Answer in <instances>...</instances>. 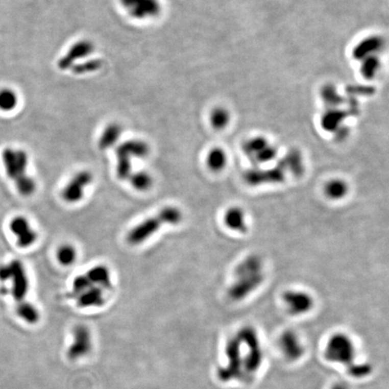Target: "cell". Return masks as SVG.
Returning a JSON list of instances; mask_svg holds the SVG:
<instances>
[{"label":"cell","mask_w":389,"mask_h":389,"mask_svg":"<svg viewBox=\"0 0 389 389\" xmlns=\"http://www.w3.org/2000/svg\"><path fill=\"white\" fill-rule=\"evenodd\" d=\"M245 350V379L254 377L262 366L264 352L259 333L251 325L244 326L236 332Z\"/></svg>","instance_id":"obj_5"},{"label":"cell","mask_w":389,"mask_h":389,"mask_svg":"<svg viewBox=\"0 0 389 389\" xmlns=\"http://www.w3.org/2000/svg\"><path fill=\"white\" fill-rule=\"evenodd\" d=\"M93 175L88 171H81L73 176L69 183L65 186L61 196L65 201L69 204L80 202L84 197L86 187L91 184Z\"/></svg>","instance_id":"obj_12"},{"label":"cell","mask_w":389,"mask_h":389,"mask_svg":"<svg viewBox=\"0 0 389 389\" xmlns=\"http://www.w3.org/2000/svg\"><path fill=\"white\" fill-rule=\"evenodd\" d=\"M5 169L9 179L15 180L27 175L28 155L23 150L6 148L2 153Z\"/></svg>","instance_id":"obj_11"},{"label":"cell","mask_w":389,"mask_h":389,"mask_svg":"<svg viewBox=\"0 0 389 389\" xmlns=\"http://www.w3.org/2000/svg\"><path fill=\"white\" fill-rule=\"evenodd\" d=\"M183 220V213L177 206H165L155 215L145 219L135 225L126 235L127 242L139 245L149 240L163 225H179Z\"/></svg>","instance_id":"obj_3"},{"label":"cell","mask_w":389,"mask_h":389,"mask_svg":"<svg viewBox=\"0 0 389 389\" xmlns=\"http://www.w3.org/2000/svg\"><path fill=\"white\" fill-rule=\"evenodd\" d=\"M324 357L330 362L351 366L356 361V347L353 339L344 332L333 333L326 343Z\"/></svg>","instance_id":"obj_6"},{"label":"cell","mask_w":389,"mask_h":389,"mask_svg":"<svg viewBox=\"0 0 389 389\" xmlns=\"http://www.w3.org/2000/svg\"><path fill=\"white\" fill-rule=\"evenodd\" d=\"M12 269V295L15 301L22 302L27 297L29 290V279L23 263L18 259L13 260L10 263Z\"/></svg>","instance_id":"obj_16"},{"label":"cell","mask_w":389,"mask_h":389,"mask_svg":"<svg viewBox=\"0 0 389 389\" xmlns=\"http://www.w3.org/2000/svg\"><path fill=\"white\" fill-rule=\"evenodd\" d=\"M12 276V269L10 264H6V265H0V280L6 282L8 280H10Z\"/></svg>","instance_id":"obj_33"},{"label":"cell","mask_w":389,"mask_h":389,"mask_svg":"<svg viewBox=\"0 0 389 389\" xmlns=\"http://www.w3.org/2000/svg\"><path fill=\"white\" fill-rule=\"evenodd\" d=\"M12 233L17 237V245L21 248H28L37 240V233L31 227L27 218L17 216L10 223Z\"/></svg>","instance_id":"obj_18"},{"label":"cell","mask_w":389,"mask_h":389,"mask_svg":"<svg viewBox=\"0 0 389 389\" xmlns=\"http://www.w3.org/2000/svg\"><path fill=\"white\" fill-rule=\"evenodd\" d=\"M206 163L207 168L212 172H223L227 165V156L225 151L220 148L210 150L206 155Z\"/></svg>","instance_id":"obj_23"},{"label":"cell","mask_w":389,"mask_h":389,"mask_svg":"<svg viewBox=\"0 0 389 389\" xmlns=\"http://www.w3.org/2000/svg\"><path fill=\"white\" fill-rule=\"evenodd\" d=\"M211 121H212V125L215 127V128H222L225 126L226 124V116L224 114V111L222 110H215L214 113L212 114V117H211Z\"/></svg>","instance_id":"obj_32"},{"label":"cell","mask_w":389,"mask_h":389,"mask_svg":"<svg viewBox=\"0 0 389 389\" xmlns=\"http://www.w3.org/2000/svg\"><path fill=\"white\" fill-rule=\"evenodd\" d=\"M304 166L301 158L295 154L284 159L280 164L275 167H255L250 169L245 172L244 181L252 187L283 184L288 177H301L305 172Z\"/></svg>","instance_id":"obj_2"},{"label":"cell","mask_w":389,"mask_h":389,"mask_svg":"<svg viewBox=\"0 0 389 389\" xmlns=\"http://www.w3.org/2000/svg\"><path fill=\"white\" fill-rule=\"evenodd\" d=\"M332 389H348V387L344 384H336L332 386Z\"/></svg>","instance_id":"obj_34"},{"label":"cell","mask_w":389,"mask_h":389,"mask_svg":"<svg viewBox=\"0 0 389 389\" xmlns=\"http://www.w3.org/2000/svg\"><path fill=\"white\" fill-rule=\"evenodd\" d=\"M225 355V364L218 368V379L224 383L245 380V350L236 333L226 343Z\"/></svg>","instance_id":"obj_4"},{"label":"cell","mask_w":389,"mask_h":389,"mask_svg":"<svg viewBox=\"0 0 389 389\" xmlns=\"http://www.w3.org/2000/svg\"><path fill=\"white\" fill-rule=\"evenodd\" d=\"M77 259V251L74 246L70 245H61L57 251V259L62 266L72 265Z\"/></svg>","instance_id":"obj_28"},{"label":"cell","mask_w":389,"mask_h":389,"mask_svg":"<svg viewBox=\"0 0 389 389\" xmlns=\"http://www.w3.org/2000/svg\"><path fill=\"white\" fill-rule=\"evenodd\" d=\"M223 223L233 233L244 234L248 232V216L245 210L240 206H232L225 210Z\"/></svg>","instance_id":"obj_17"},{"label":"cell","mask_w":389,"mask_h":389,"mask_svg":"<svg viewBox=\"0 0 389 389\" xmlns=\"http://www.w3.org/2000/svg\"><path fill=\"white\" fill-rule=\"evenodd\" d=\"M19 103L17 93L10 88H0V111L9 113L15 110Z\"/></svg>","instance_id":"obj_24"},{"label":"cell","mask_w":389,"mask_h":389,"mask_svg":"<svg viewBox=\"0 0 389 389\" xmlns=\"http://www.w3.org/2000/svg\"><path fill=\"white\" fill-rule=\"evenodd\" d=\"M245 152L252 160L254 167H262L270 163L277 157V150L268 141L258 139L245 145Z\"/></svg>","instance_id":"obj_14"},{"label":"cell","mask_w":389,"mask_h":389,"mask_svg":"<svg viewBox=\"0 0 389 389\" xmlns=\"http://www.w3.org/2000/svg\"><path fill=\"white\" fill-rule=\"evenodd\" d=\"M105 292L106 291L100 286H92L81 294L78 295L74 299L80 308L100 307L106 303Z\"/></svg>","instance_id":"obj_20"},{"label":"cell","mask_w":389,"mask_h":389,"mask_svg":"<svg viewBox=\"0 0 389 389\" xmlns=\"http://www.w3.org/2000/svg\"><path fill=\"white\" fill-rule=\"evenodd\" d=\"M72 343L67 351V356L70 360H78L86 357L91 351L92 335L90 330L84 324H79L73 328Z\"/></svg>","instance_id":"obj_10"},{"label":"cell","mask_w":389,"mask_h":389,"mask_svg":"<svg viewBox=\"0 0 389 389\" xmlns=\"http://www.w3.org/2000/svg\"><path fill=\"white\" fill-rule=\"evenodd\" d=\"M116 175L120 180H128L132 174V160L134 158L143 159L148 156L150 147L141 140H128L116 147Z\"/></svg>","instance_id":"obj_7"},{"label":"cell","mask_w":389,"mask_h":389,"mask_svg":"<svg viewBox=\"0 0 389 389\" xmlns=\"http://www.w3.org/2000/svg\"><path fill=\"white\" fill-rule=\"evenodd\" d=\"M347 369L349 375L351 378H356V379L368 378L373 371L372 366L370 363L356 362V361L352 363L351 366L348 367Z\"/></svg>","instance_id":"obj_29"},{"label":"cell","mask_w":389,"mask_h":389,"mask_svg":"<svg viewBox=\"0 0 389 389\" xmlns=\"http://www.w3.org/2000/svg\"><path fill=\"white\" fill-rule=\"evenodd\" d=\"M16 189L20 194L25 197H29L33 194L36 188V183L30 176L26 175L15 180Z\"/></svg>","instance_id":"obj_30"},{"label":"cell","mask_w":389,"mask_h":389,"mask_svg":"<svg viewBox=\"0 0 389 389\" xmlns=\"http://www.w3.org/2000/svg\"><path fill=\"white\" fill-rule=\"evenodd\" d=\"M95 50L94 43L89 40H80L73 43L69 50L58 61V68L61 70H68L74 65L89 57Z\"/></svg>","instance_id":"obj_13"},{"label":"cell","mask_w":389,"mask_h":389,"mask_svg":"<svg viewBox=\"0 0 389 389\" xmlns=\"http://www.w3.org/2000/svg\"><path fill=\"white\" fill-rule=\"evenodd\" d=\"M101 68H102V61L99 59H92V60L78 62L70 69L76 75H86L89 73L95 72L100 70Z\"/></svg>","instance_id":"obj_27"},{"label":"cell","mask_w":389,"mask_h":389,"mask_svg":"<svg viewBox=\"0 0 389 389\" xmlns=\"http://www.w3.org/2000/svg\"><path fill=\"white\" fill-rule=\"evenodd\" d=\"M126 13L134 19L155 18L162 10L160 0H119Z\"/></svg>","instance_id":"obj_9"},{"label":"cell","mask_w":389,"mask_h":389,"mask_svg":"<svg viewBox=\"0 0 389 389\" xmlns=\"http://www.w3.org/2000/svg\"><path fill=\"white\" fill-rule=\"evenodd\" d=\"M92 286H94V285L88 279L87 275L83 274L77 276L76 278L73 279L72 293H71L72 298H74L78 295L81 294L82 292H84L86 290L88 289Z\"/></svg>","instance_id":"obj_31"},{"label":"cell","mask_w":389,"mask_h":389,"mask_svg":"<svg viewBox=\"0 0 389 389\" xmlns=\"http://www.w3.org/2000/svg\"><path fill=\"white\" fill-rule=\"evenodd\" d=\"M123 130L121 126L116 123H112L107 125L103 130L102 134L99 139V147L100 150L110 149L115 146L121 137Z\"/></svg>","instance_id":"obj_22"},{"label":"cell","mask_w":389,"mask_h":389,"mask_svg":"<svg viewBox=\"0 0 389 389\" xmlns=\"http://www.w3.org/2000/svg\"><path fill=\"white\" fill-rule=\"evenodd\" d=\"M16 313L18 317L29 324H35L40 320V313L35 305L29 302H19L16 307Z\"/></svg>","instance_id":"obj_25"},{"label":"cell","mask_w":389,"mask_h":389,"mask_svg":"<svg viewBox=\"0 0 389 389\" xmlns=\"http://www.w3.org/2000/svg\"><path fill=\"white\" fill-rule=\"evenodd\" d=\"M282 303L286 312L293 317H301L310 313L314 306V299L309 292L298 288L284 291Z\"/></svg>","instance_id":"obj_8"},{"label":"cell","mask_w":389,"mask_h":389,"mask_svg":"<svg viewBox=\"0 0 389 389\" xmlns=\"http://www.w3.org/2000/svg\"><path fill=\"white\" fill-rule=\"evenodd\" d=\"M130 183L134 189L138 191L149 190L153 184V177L148 172L140 171V172H132L128 178Z\"/></svg>","instance_id":"obj_26"},{"label":"cell","mask_w":389,"mask_h":389,"mask_svg":"<svg viewBox=\"0 0 389 389\" xmlns=\"http://www.w3.org/2000/svg\"><path fill=\"white\" fill-rule=\"evenodd\" d=\"M94 286H100L105 291L112 288L110 271L105 265H98L85 273Z\"/></svg>","instance_id":"obj_21"},{"label":"cell","mask_w":389,"mask_h":389,"mask_svg":"<svg viewBox=\"0 0 389 389\" xmlns=\"http://www.w3.org/2000/svg\"><path fill=\"white\" fill-rule=\"evenodd\" d=\"M350 190V184L342 178H332L327 180L323 187L324 197L332 202H339L346 199Z\"/></svg>","instance_id":"obj_19"},{"label":"cell","mask_w":389,"mask_h":389,"mask_svg":"<svg viewBox=\"0 0 389 389\" xmlns=\"http://www.w3.org/2000/svg\"><path fill=\"white\" fill-rule=\"evenodd\" d=\"M265 277L262 258L256 253L246 256L234 268L233 281L227 289L228 298L233 302L245 300L259 289Z\"/></svg>","instance_id":"obj_1"},{"label":"cell","mask_w":389,"mask_h":389,"mask_svg":"<svg viewBox=\"0 0 389 389\" xmlns=\"http://www.w3.org/2000/svg\"><path fill=\"white\" fill-rule=\"evenodd\" d=\"M279 345L282 354L290 361L301 359L305 353L304 344L300 337L293 330H286L279 337Z\"/></svg>","instance_id":"obj_15"}]
</instances>
